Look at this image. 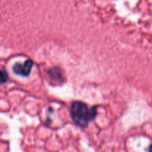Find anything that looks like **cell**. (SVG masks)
<instances>
[{
    "instance_id": "4",
    "label": "cell",
    "mask_w": 152,
    "mask_h": 152,
    "mask_svg": "<svg viewBox=\"0 0 152 152\" xmlns=\"http://www.w3.org/2000/svg\"><path fill=\"white\" fill-rule=\"evenodd\" d=\"M1 84H4V83H7V80H8V75H7V73L4 71V69H2L1 71Z\"/></svg>"
},
{
    "instance_id": "2",
    "label": "cell",
    "mask_w": 152,
    "mask_h": 152,
    "mask_svg": "<svg viewBox=\"0 0 152 152\" xmlns=\"http://www.w3.org/2000/svg\"><path fill=\"white\" fill-rule=\"evenodd\" d=\"M34 66V62L31 59H27L24 63H16L13 66V71L16 74L22 77H28Z\"/></svg>"
},
{
    "instance_id": "1",
    "label": "cell",
    "mask_w": 152,
    "mask_h": 152,
    "mask_svg": "<svg viewBox=\"0 0 152 152\" xmlns=\"http://www.w3.org/2000/svg\"><path fill=\"white\" fill-rule=\"evenodd\" d=\"M71 115L76 125L81 128H87L89 122L96 117V108H89L86 103L77 101L71 104Z\"/></svg>"
},
{
    "instance_id": "5",
    "label": "cell",
    "mask_w": 152,
    "mask_h": 152,
    "mask_svg": "<svg viewBox=\"0 0 152 152\" xmlns=\"http://www.w3.org/2000/svg\"><path fill=\"white\" fill-rule=\"evenodd\" d=\"M149 150H150V151H152V145H151V147H150Z\"/></svg>"
},
{
    "instance_id": "3",
    "label": "cell",
    "mask_w": 152,
    "mask_h": 152,
    "mask_svg": "<svg viewBox=\"0 0 152 152\" xmlns=\"http://www.w3.org/2000/svg\"><path fill=\"white\" fill-rule=\"evenodd\" d=\"M49 75H50V77L52 79L57 78L58 80H60L61 77H62V74H60L58 68H54V69L53 68V69L50 70V71H49Z\"/></svg>"
}]
</instances>
